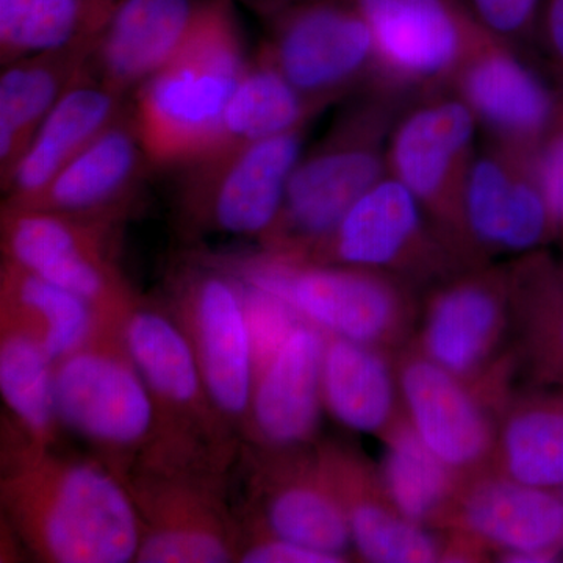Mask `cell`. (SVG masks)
<instances>
[{
    "label": "cell",
    "instance_id": "16",
    "mask_svg": "<svg viewBox=\"0 0 563 563\" xmlns=\"http://www.w3.org/2000/svg\"><path fill=\"white\" fill-rule=\"evenodd\" d=\"M463 225L473 257L520 255L544 250L561 233L544 195L539 154L484 139L477 144L465 192Z\"/></svg>",
    "mask_w": 563,
    "mask_h": 563
},
{
    "label": "cell",
    "instance_id": "13",
    "mask_svg": "<svg viewBox=\"0 0 563 563\" xmlns=\"http://www.w3.org/2000/svg\"><path fill=\"white\" fill-rule=\"evenodd\" d=\"M173 314L190 340L211 401L233 431L243 432L255 362L242 282L206 258L177 277Z\"/></svg>",
    "mask_w": 563,
    "mask_h": 563
},
{
    "label": "cell",
    "instance_id": "22",
    "mask_svg": "<svg viewBox=\"0 0 563 563\" xmlns=\"http://www.w3.org/2000/svg\"><path fill=\"white\" fill-rule=\"evenodd\" d=\"M325 335L301 322L255 373L244 435L262 450L310 444L320 426Z\"/></svg>",
    "mask_w": 563,
    "mask_h": 563
},
{
    "label": "cell",
    "instance_id": "34",
    "mask_svg": "<svg viewBox=\"0 0 563 563\" xmlns=\"http://www.w3.org/2000/svg\"><path fill=\"white\" fill-rule=\"evenodd\" d=\"M55 363L27 333L2 325L0 391L20 439L35 448H55L62 422L55 406Z\"/></svg>",
    "mask_w": 563,
    "mask_h": 563
},
{
    "label": "cell",
    "instance_id": "5",
    "mask_svg": "<svg viewBox=\"0 0 563 563\" xmlns=\"http://www.w3.org/2000/svg\"><path fill=\"white\" fill-rule=\"evenodd\" d=\"M244 284L290 303L321 332L387 351L406 340L417 317L415 290L361 266L296 261L277 252L214 257Z\"/></svg>",
    "mask_w": 563,
    "mask_h": 563
},
{
    "label": "cell",
    "instance_id": "35",
    "mask_svg": "<svg viewBox=\"0 0 563 563\" xmlns=\"http://www.w3.org/2000/svg\"><path fill=\"white\" fill-rule=\"evenodd\" d=\"M240 282L243 285L252 350H254L255 373H257L263 365L272 361L291 332L306 321L284 299L244 284L243 280Z\"/></svg>",
    "mask_w": 563,
    "mask_h": 563
},
{
    "label": "cell",
    "instance_id": "1",
    "mask_svg": "<svg viewBox=\"0 0 563 563\" xmlns=\"http://www.w3.org/2000/svg\"><path fill=\"white\" fill-rule=\"evenodd\" d=\"M20 443L7 459L0 499L21 543L41 562H135L143 528L124 481L102 461Z\"/></svg>",
    "mask_w": 563,
    "mask_h": 563
},
{
    "label": "cell",
    "instance_id": "15",
    "mask_svg": "<svg viewBox=\"0 0 563 563\" xmlns=\"http://www.w3.org/2000/svg\"><path fill=\"white\" fill-rule=\"evenodd\" d=\"M376 47L377 77L415 96L444 90L490 32L463 0H354Z\"/></svg>",
    "mask_w": 563,
    "mask_h": 563
},
{
    "label": "cell",
    "instance_id": "3",
    "mask_svg": "<svg viewBox=\"0 0 563 563\" xmlns=\"http://www.w3.org/2000/svg\"><path fill=\"white\" fill-rule=\"evenodd\" d=\"M250 58L236 0H206L177 54L131 98L154 168H188L209 154Z\"/></svg>",
    "mask_w": 563,
    "mask_h": 563
},
{
    "label": "cell",
    "instance_id": "12",
    "mask_svg": "<svg viewBox=\"0 0 563 563\" xmlns=\"http://www.w3.org/2000/svg\"><path fill=\"white\" fill-rule=\"evenodd\" d=\"M120 225L52 211L2 207L3 258L76 292L121 324L136 295L113 255Z\"/></svg>",
    "mask_w": 563,
    "mask_h": 563
},
{
    "label": "cell",
    "instance_id": "36",
    "mask_svg": "<svg viewBox=\"0 0 563 563\" xmlns=\"http://www.w3.org/2000/svg\"><path fill=\"white\" fill-rule=\"evenodd\" d=\"M481 25L496 38L528 49L536 38L543 0H463Z\"/></svg>",
    "mask_w": 563,
    "mask_h": 563
},
{
    "label": "cell",
    "instance_id": "33",
    "mask_svg": "<svg viewBox=\"0 0 563 563\" xmlns=\"http://www.w3.org/2000/svg\"><path fill=\"white\" fill-rule=\"evenodd\" d=\"M122 0H0V63L98 40Z\"/></svg>",
    "mask_w": 563,
    "mask_h": 563
},
{
    "label": "cell",
    "instance_id": "27",
    "mask_svg": "<svg viewBox=\"0 0 563 563\" xmlns=\"http://www.w3.org/2000/svg\"><path fill=\"white\" fill-rule=\"evenodd\" d=\"M0 307L2 325L31 335L54 363L122 325L107 321L76 292L5 258L0 272Z\"/></svg>",
    "mask_w": 563,
    "mask_h": 563
},
{
    "label": "cell",
    "instance_id": "26",
    "mask_svg": "<svg viewBox=\"0 0 563 563\" xmlns=\"http://www.w3.org/2000/svg\"><path fill=\"white\" fill-rule=\"evenodd\" d=\"M96 40L36 52L2 65L0 184L9 179L47 114L88 73Z\"/></svg>",
    "mask_w": 563,
    "mask_h": 563
},
{
    "label": "cell",
    "instance_id": "24",
    "mask_svg": "<svg viewBox=\"0 0 563 563\" xmlns=\"http://www.w3.org/2000/svg\"><path fill=\"white\" fill-rule=\"evenodd\" d=\"M206 0H122L92 47L88 73L132 98L190 35Z\"/></svg>",
    "mask_w": 563,
    "mask_h": 563
},
{
    "label": "cell",
    "instance_id": "21",
    "mask_svg": "<svg viewBox=\"0 0 563 563\" xmlns=\"http://www.w3.org/2000/svg\"><path fill=\"white\" fill-rule=\"evenodd\" d=\"M443 528L507 553H563V496L485 470L462 481Z\"/></svg>",
    "mask_w": 563,
    "mask_h": 563
},
{
    "label": "cell",
    "instance_id": "42",
    "mask_svg": "<svg viewBox=\"0 0 563 563\" xmlns=\"http://www.w3.org/2000/svg\"><path fill=\"white\" fill-rule=\"evenodd\" d=\"M561 265H562V269H563V262L561 263Z\"/></svg>",
    "mask_w": 563,
    "mask_h": 563
},
{
    "label": "cell",
    "instance_id": "18",
    "mask_svg": "<svg viewBox=\"0 0 563 563\" xmlns=\"http://www.w3.org/2000/svg\"><path fill=\"white\" fill-rule=\"evenodd\" d=\"M450 90L473 111L484 139L525 154H539L561 111L555 88L523 51L493 35L466 58Z\"/></svg>",
    "mask_w": 563,
    "mask_h": 563
},
{
    "label": "cell",
    "instance_id": "19",
    "mask_svg": "<svg viewBox=\"0 0 563 563\" xmlns=\"http://www.w3.org/2000/svg\"><path fill=\"white\" fill-rule=\"evenodd\" d=\"M262 451L252 479L257 514L247 525L346 561L350 523L318 455L302 448Z\"/></svg>",
    "mask_w": 563,
    "mask_h": 563
},
{
    "label": "cell",
    "instance_id": "30",
    "mask_svg": "<svg viewBox=\"0 0 563 563\" xmlns=\"http://www.w3.org/2000/svg\"><path fill=\"white\" fill-rule=\"evenodd\" d=\"M490 470L532 487L563 488V390L532 385L504 402Z\"/></svg>",
    "mask_w": 563,
    "mask_h": 563
},
{
    "label": "cell",
    "instance_id": "28",
    "mask_svg": "<svg viewBox=\"0 0 563 563\" xmlns=\"http://www.w3.org/2000/svg\"><path fill=\"white\" fill-rule=\"evenodd\" d=\"M512 288L515 358L533 385L563 390V269L547 251L507 265Z\"/></svg>",
    "mask_w": 563,
    "mask_h": 563
},
{
    "label": "cell",
    "instance_id": "6",
    "mask_svg": "<svg viewBox=\"0 0 563 563\" xmlns=\"http://www.w3.org/2000/svg\"><path fill=\"white\" fill-rule=\"evenodd\" d=\"M122 325L55 363V406L63 428L101 453L118 476L150 457L157 410L122 340Z\"/></svg>",
    "mask_w": 563,
    "mask_h": 563
},
{
    "label": "cell",
    "instance_id": "29",
    "mask_svg": "<svg viewBox=\"0 0 563 563\" xmlns=\"http://www.w3.org/2000/svg\"><path fill=\"white\" fill-rule=\"evenodd\" d=\"M322 401L344 428L385 435L404 415L396 368L384 350L324 333Z\"/></svg>",
    "mask_w": 563,
    "mask_h": 563
},
{
    "label": "cell",
    "instance_id": "17",
    "mask_svg": "<svg viewBox=\"0 0 563 563\" xmlns=\"http://www.w3.org/2000/svg\"><path fill=\"white\" fill-rule=\"evenodd\" d=\"M399 357L404 415L426 446L463 479L490 470L498 435L490 399L417 347Z\"/></svg>",
    "mask_w": 563,
    "mask_h": 563
},
{
    "label": "cell",
    "instance_id": "38",
    "mask_svg": "<svg viewBox=\"0 0 563 563\" xmlns=\"http://www.w3.org/2000/svg\"><path fill=\"white\" fill-rule=\"evenodd\" d=\"M561 103V102H559ZM539 172L544 195L563 235V109L539 151Z\"/></svg>",
    "mask_w": 563,
    "mask_h": 563
},
{
    "label": "cell",
    "instance_id": "10",
    "mask_svg": "<svg viewBox=\"0 0 563 563\" xmlns=\"http://www.w3.org/2000/svg\"><path fill=\"white\" fill-rule=\"evenodd\" d=\"M510 328L507 266H468L429 288L417 350L477 390L496 395L509 369L499 357Z\"/></svg>",
    "mask_w": 563,
    "mask_h": 563
},
{
    "label": "cell",
    "instance_id": "8",
    "mask_svg": "<svg viewBox=\"0 0 563 563\" xmlns=\"http://www.w3.org/2000/svg\"><path fill=\"white\" fill-rule=\"evenodd\" d=\"M479 124L450 88L417 96L399 114L388 140V174L401 181L428 217L470 265L473 257L463 225V192Z\"/></svg>",
    "mask_w": 563,
    "mask_h": 563
},
{
    "label": "cell",
    "instance_id": "14",
    "mask_svg": "<svg viewBox=\"0 0 563 563\" xmlns=\"http://www.w3.org/2000/svg\"><path fill=\"white\" fill-rule=\"evenodd\" d=\"M306 133H284L188 166V220L206 231L265 242L279 221Z\"/></svg>",
    "mask_w": 563,
    "mask_h": 563
},
{
    "label": "cell",
    "instance_id": "39",
    "mask_svg": "<svg viewBox=\"0 0 563 563\" xmlns=\"http://www.w3.org/2000/svg\"><path fill=\"white\" fill-rule=\"evenodd\" d=\"M554 74H563V0H543L536 38Z\"/></svg>",
    "mask_w": 563,
    "mask_h": 563
},
{
    "label": "cell",
    "instance_id": "4",
    "mask_svg": "<svg viewBox=\"0 0 563 563\" xmlns=\"http://www.w3.org/2000/svg\"><path fill=\"white\" fill-rule=\"evenodd\" d=\"M121 332L157 410V440L139 466L222 473L231 462L235 431L211 401L179 321L136 296Z\"/></svg>",
    "mask_w": 563,
    "mask_h": 563
},
{
    "label": "cell",
    "instance_id": "31",
    "mask_svg": "<svg viewBox=\"0 0 563 563\" xmlns=\"http://www.w3.org/2000/svg\"><path fill=\"white\" fill-rule=\"evenodd\" d=\"M322 113L277 69L262 47L251 55L222 117L220 135L202 161L301 129ZM198 162V163H199Z\"/></svg>",
    "mask_w": 563,
    "mask_h": 563
},
{
    "label": "cell",
    "instance_id": "37",
    "mask_svg": "<svg viewBox=\"0 0 563 563\" xmlns=\"http://www.w3.org/2000/svg\"><path fill=\"white\" fill-rule=\"evenodd\" d=\"M243 563H339L336 555L310 550L263 531L257 526L240 525L239 558Z\"/></svg>",
    "mask_w": 563,
    "mask_h": 563
},
{
    "label": "cell",
    "instance_id": "11",
    "mask_svg": "<svg viewBox=\"0 0 563 563\" xmlns=\"http://www.w3.org/2000/svg\"><path fill=\"white\" fill-rule=\"evenodd\" d=\"M121 479L143 528L135 562H236L240 525L222 496L221 473L139 466Z\"/></svg>",
    "mask_w": 563,
    "mask_h": 563
},
{
    "label": "cell",
    "instance_id": "23",
    "mask_svg": "<svg viewBox=\"0 0 563 563\" xmlns=\"http://www.w3.org/2000/svg\"><path fill=\"white\" fill-rule=\"evenodd\" d=\"M317 455L346 515L352 544L365 561H443L444 542L398 512L384 490L379 472L361 455L336 443L324 444Z\"/></svg>",
    "mask_w": 563,
    "mask_h": 563
},
{
    "label": "cell",
    "instance_id": "20",
    "mask_svg": "<svg viewBox=\"0 0 563 563\" xmlns=\"http://www.w3.org/2000/svg\"><path fill=\"white\" fill-rule=\"evenodd\" d=\"M152 168L129 103L47 187L10 209L52 211L120 225Z\"/></svg>",
    "mask_w": 563,
    "mask_h": 563
},
{
    "label": "cell",
    "instance_id": "32",
    "mask_svg": "<svg viewBox=\"0 0 563 563\" xmlns=\"http://www.w3.org/2000/svg\"><path fill=\"white\" fill-rule=\"evenodd\" d=\"M380 483L393 506L407 520L442 526L463 477L426 446L406 415L384 435Z\"/></svg>",
    "mask_w": 563,
    "mask_h": 563
},
{
    "label": "cell",
    "instance_id": "41",
    "mask_svg": "<svg viewBox=\"0 0 563 563\" xmlns=\"http://www.w3.org/2000/svg\"><path fill=\"white\" fill-rule=\"evenodd\" d=\"M561 493H562V496H563V488H561Z\"/></svg>",
    "mask_w": 563,
    "mask_h": 563
},
{
    "label": "cell",
    "instance_id": "2",
    "mask_svg": "<svg viewBox=\"0 0 563 563\" xmlns=\"http://www.w3.org/2000/svg\"><path fill=\"white\" fill-rule=\"evenodd\" d=\"M413 98L374 79L344 99L331 128L302 152L263 250L301 261L335 231L355 202L387 176L388 140Z\"/></svg>",
    "mask_w": 563,
    "mask_h": 563
},
{
    "label": "cell",
    "instance_id": "25",
    "mask_svg": "<svg viewBox=\"0 0 563 563\" xmlns=\"http://www.w3.org/2000/svg\"><path fill=\"white\" fill-rule=\"evenodd\" d=\"M129 103L131 98L85 74L47 114L16 168L2 181V206H21L38 195L124 113Z\"/></svg>",
    "mask_w": 563,
    "mask_h": 563
},
{
    "label": "cell",
    "instance_id": "40",
    "mask_svg": "<svg viewBox=\"0 0 563 563\" xmlns=\"http://www.w3.org/2000/svg\"><path fill=\"white\" fill-rule=\"evenodd\" d=\"M554 88L563 109V74H554Z\"/></svg>",
    "mask_w": 563,
    "mask_h": 563
},
{
    "label": "cell",
    "instance_id": "9",
    "mask_svg": "<svg viewBox=\"0 0 563 563\" xmlns=\"http://www.w3.org/2000/svg\"><path fill=\"white\" fill-rule=\"evenodd\" d=\"M303 262L361 266L431 288L470 263L444 239L401 181L390 174L365 192L335 231Z\"/></svg>",
    "mask_w": 563,
    "mask_h": 563
},
{
    "label": "cell",
    "instance_id": "7",
    "mask_svg": "<svg viewBox=\"0 0 563 563\" xmlns=\"http://www.w3.org/2000/svg\"><path fill=\"white\" fill-rule=\"evenodd\" d=\"M261 20L277 69L324 111L377 79L376 47L354 0H236Z\"/></svg>",
    "mask_w": 563,
    "mask_h": 563
}]
</instances>
